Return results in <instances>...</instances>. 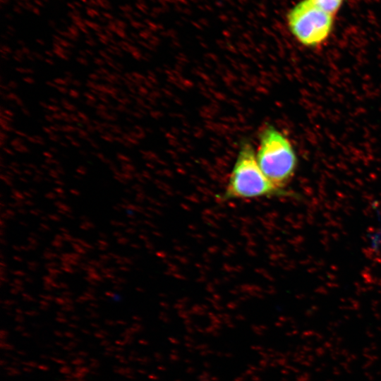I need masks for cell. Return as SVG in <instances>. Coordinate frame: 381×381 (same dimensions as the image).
<instances>
[{"label":"cell","mask_w":381,"mask_h":381,"mask_svg":"<svg viewBox=\"0 0 381 381\" xmlns=\"http://www.w3.org/2000/svg\"><path fill=\"white\" fill-rule=\"evenodd\" d=\"M310 2L322 11L335 16L341 7L344 0H310Z\"/></svg>","instance_id":"obj_4"},{"label":"cell","mask_w":381,"mask_h":381,"mask_svg":"<svg viewBox=\"0 0 381 381\" xmlns=\"http://www.w3.org/2000/svg\"><path fill=\"white\" fill-rule=\"evenodd\" d=\"M255 156L267 179L278 188L284 189L293 178L297 166V157L289 140L267 124L260 132Z\"/></svg>","instance_id":"obj_2"},{"label":"cell","mask_w":381,"mask_h":381,"mask_svg":"<svg viewBox=\"0 0 381 381\" xmlns=\"http://www.w3.org/2000/svg\"><path fill=\"white\" fill-rule=\"evenodd\" d=\"M283 195L261 170L249 142H243L219 199L229 200L270 198Z\"/></svg>","instance_id":"obj_1"},{"label":"cell","mask_w":381,"mask_h":381,"mask_svg":"<svg viewBox=\"0 0 381 381\" xmlns=\"http://www.w3.org/2000/svg\"><path fill=\"white\" fill-rule=\"evenodd\" d=\"M289 30L303 46L315 47L325 42L332 32L334 16L310 0H301L286 14Z\"/></svg>","instance_id":"obj_3"}]
</instances>
